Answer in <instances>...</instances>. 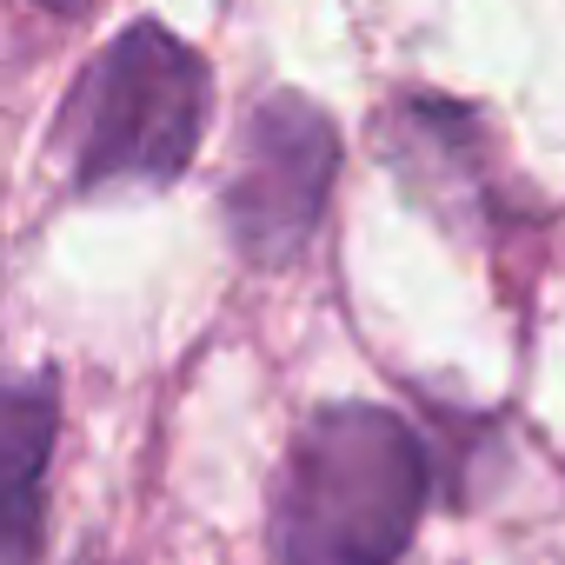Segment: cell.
<instances>
[{
  "instance_id": "3957f363",
  "label": "cell",
  "mask_w": 565,
  "mask_h": 565,
  "mask_svg": "<svg viewBox=\"0 0 565 565\" xmlns=\"http://www.w3.org/2000/svg\"><path fill=\"white\" fill-rule=\"evenodd\" d=\"M340 180V127L307 94H266L246 127L220 193L226 239L246 266H294Z\"/></svg>"
},
{
  "instance_id": "5b68a950",
  "label": "cell",
  "mask_w": 565,
  "mask_h": 565,
  "mask_svg": "<svg viewBox=\"0 0 565 565\" xmlns=\"http://www.w3.org/2000/svg\"><path fill=\"white\" fill-rule=\"evenodd\" d=\"M34 8H47V14H81L87 0H34Z\"/></svg>"
},
{
  "instance_id": "6da1fadb",
  "label": "cell",
  "mask_w": 565,
  "mask_h": 565,
  "mask_svg": "<svg viewBox=\"0 0 565 565\" xmlns=\"http://www.w3.org/2000/svg\"><path fill=\"white\" fill-rule=\"evenodd\" d=\"M433 459L426 439L366 399L320 406L294 446L273 492V552L279 565H393L426 512Z\"/></svg>"
},
{
  "instance_id": "7a4b0ae2",
  "label": "cell",
  "mask_w": 565,
  "mask_h": 565,
  "mask_svg": "<svg viewBox=\"0 0 565 565\" xmlns=\"http://www.w3.org/2000/svg\"><path fill=\"white\" fill-rule=\"evenodd\" d=\"M206 114H213L206 61L173 28L134 21L74 74L47 147L67 167L74 193H107V186L160 193L193 167Z\"/></svg>"
},
{
  "instance_id": "277c9868",
  "label": "cell",
  "mask_w": 565,
  "mask_h": 565,
  "mask_svg": "<svg viewBox=\"0 0 565 565\" xmlns=\"http://www.w3.org/2000/svg\"><path fill=\"white\" fill-rule=\"evenodd\" d=\"M54 439H61V373L0 366V565H41L47 552Z\"/></svg>"
}]
</instances>
